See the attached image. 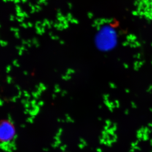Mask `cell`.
I'll list each match as a JSON object with an SVG mask.
<instances>
[{"label":"cell","mask_w":152,"mask_h":152,"mask_svg":"<svg viewBox=\"0 0 152 152\" xmlns=\"http://www.w3.org/2000/svg\"><path fill=\"white\" fill-rule=\"evenodd\" d=\"M16 135L15 128L9 120L0 121V142H8L13 140Z\"/></svg>","instance_id":"cell-1"}]
</instances>
